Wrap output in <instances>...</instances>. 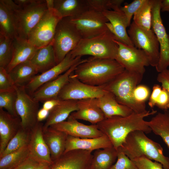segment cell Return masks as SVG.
I'll return each instance as SVG.
<instances>
[{"mask_svg":"<svg viewBox=\"0 0 169 169\" xmlns=\"http://www.w3.org/2000/svg\"><path fill=\"white\" fill-rule=\"evenodd\" d=\"M157 111L152 110L141 113L133 112L126 116H113L106 118L96 125L98 129L110 140L116 150L121 146L128 135L136 131L148 134L151 128L146 123L144 118L155 114Z\"/></svg>","mask_w":169,"mask_h":169,"instance_id":"cell-1","label":"cell"},{"mask_svg":"<svg viewBox=\"0 0 169 169\" xmlns=\"http://www.w3.org/2000/svg\"><path fill=\"white\" fill-rule=\"evenodd\" d=\"M125 70L115 59L92 57L79 64L71 75L86 84L103 86Z\"/></svg>","mask_w":169,"mask_h":169,"instance_id":"cell-2","label":"cell"},{"mask_svg":"<svg viewBox=\"0 0 169 169\" xmlns=\"http://www.w3.org/2000/svg\"><path fill=\"white\" fill-rule=\"evenodd\" d=\"M145 134L140 131L131 132L118 148L131 160L144 156L161 163L164 169H169V158L164 155L162 147Z\"/></svg>","mask_w":169,"mask_h":169,"instance_id":"cell-3","label":"cell"},{"mask_svg":"<svg viewBox=\"0 0 169 169\" xmlns=\"http://www.w3.org/2000/svg\"><path fill=\"white\" fill-rule=\"evenodd\" d=\"M143 75L125 70L103 87L105 90L112 93L120 104L127 106L135 113H142L146 110V105L136 102L133 97V92L142 80Z\"/></svg>","mask_w":169,"mask_h":169,"instance_id":"cell-4","label":"cell"},{"mask_svg":"<svg viewBox=\"0 0 169 169\" xmlns=\"http://www.w3.org/2000/svg\"><path fill=\"white\" fill-rule=\"evenodd\" d=\"M115 36L108 30L102 33L87 38H82L70 52L74 57L89 55L93 57L115 59L118 49Z\"/></svg>","mask_w":169,"mask_h":169,"instance_id":"cell-5","label":"cell"},{"mask_svg":"<svg viewBox=\"0 0 169 169\" xmlns=\"http://www.w3.org/2000/svg\"><path fill=\"white\" fill-rule=\"evenodd\" d=\"M5 0L12 11L18 37L28 40L31 30L48 9L46 0H34L23 8L13 0Z\"/></svg>","mask_w":169,"mask_h":169,"instance_id":"cell-6","label":"cell"},{"mask_svg":"<svg viewBox=\"0 0 169 169\" xmlns=\"http://www.w3.org/2000/svg\"><path fill=\"white\" fill-rule=\"evenodd\" d=\"M82 37L69 17L62 18L56 28L52 42L57 64L77 46Z\"/></svg>","mask_w":169,"mask_h":169,"instance_id":"cell-7","label":"cell"},{"mask_svg":"<svg viewBox=\"0 0 169 169\" xmlns=\"http://www.w3.org/2000/svg\"><path fill=\"white\" fill-rule=\"evenodd\" d=\"M62 18L55 9H48L30 31L28 41L38 49L51 44L57 25Z\"/></svg>","mask_w":169,"mask_h":169,"instance_id":"cell-8","label":"cell"},{"mask_svg":"<svg viewBox=\"0 0 169 169\" xmlns=\"http://www.w3.org/2000/svg\"><path fill=\"white\" fill-rule=\"evenodd\" d=\"M127 33L134 46L142 50L149 57L150 65L155 67L159 60L160 48L156 36L152 30H147L131 24Z\"/></svg>","mask_w":169,"mask_h":169,"instance_id":"cell-9","label":"cell"},{"mask_svg":"<svg viewBox=\"0 0 169 169\" xmlns=\"http://www.w3.org/2000/svg\"><path fill=\"white\" fill-rule=\"evenodd\" d=\"M161 1L152 0V8L151 29L156 36L159 45V59L155 67L159 73L167 69L169 66V36L161 16Z\"/></svg>","mask_w":169,"mask_h":169,"instance_id":"cell-10","label":"cell"},{"mask_svg":"<svg viewBox=\"0 0 169 169\" xmlns=\"http://www.w3.org/2000/svg\"><path fill=\"white\" fill-rule=\"evenodd\" d=\"M69 18L82 38H92L108 30L106 23L109 20L102 12L89 9L77 16Z\"/></svg>","mask_w":169,"mask_h":169,"instance_id":"cell-11","label":"cell"},{"mask_svg":"<svg viewBox=\"0 0 169 169\" xmlns=\"http://www.w3.org/2000/svg\"><path fill=\"white\" fill-rule=\"evenodd\" d=\"M118 45L115 60L129 71L144 74L145 67L150 65L148 56L142 50L116 41Z\"/></svg>","mask_w":169,"mask_h":169,"instance_id":"cell-12","label":"cell"},{"mask_svg":"<svg viewBox=\"0 0 169 169\" xmlns=\"http://www.w3.org/2000/svg\"><path fill=\"white\" fill-rule=\"evenodd\" d=\"M25 87L15 85L17 94L15 108L21 119L22 127L32 130L38 122L37 115L39 110V102L28 93Z\"/></svg>","mask_w":169,"mask_h":169,"instance_id":"cell-13","label":"cell"},{"mask_svg":"<svg viewBox=\"0 0 169 169\" xmlns=\"http://www.w3.org/2000/svg\"><path fill=\"white\" fill-rule=\"evenodd\" d=\"M107 91L103 86H95L84 83L71 75L68 82L59 94L60 100H79L88 98H97Z\"/></svg>","mask_w":169,"mask_h":169,"instance_id":"cell-14","label":"cell"},{"mask_svg":"<svg viewBox=\"0 0 169 169\" xmlns=\"http://www.w3.org/2000/svg\"><path fill=\"white\" fill-rule=\"evenodd\" d=\"M81 57H74L69 52L64 59L51 69L36 75L25 86L28 93L32 95L40 87L64 73L73 65L80 61Z\"/></svg>","mask_w":169,"mask_h":169,"instance_id":"cell-15","label":"cell"},{"mask_svg":"<svg viewBox=\"0 0 169 169\" xmlns=\"http://www.w3.org/2000/svg\"><path fill=\"white\" fill-rule=\"evenodd\" d=\"M92 151L74 150L64 153L48 169H91Z\"/></svg>","mask_w":169,"mask_h":169,"instance_id":"cell-16","label":"cell"},{"mask_svg":"<svg viewBox=\"0 0 169 169\" xmlns=\"http://www.w3.org/2000/svg\"><path fill=\"white\" fill-rule=\"evenodd\" d=\"M50 126L76 137L95 138L104 135L98 129L96 124H84L79 122L70 115L67 120Z\"/></svg>","mask_w":169,"mask_h":169,"instance_id":"cell-17","label":"cell"},{"mask_svg":"<svg viewBox=\"0 0 169 169\" xmlns=\"http://www.w3.org/2000/svg\"><path fill=\"white\" fill-rule=\"evenodd\" d=\"M84 60L82 59L55 79L42 86L32 94V96L39 102L58 99L59 94L68 82L71 74L77 66Z\"/></svg>","mask_w":169,"mask_h":169,"instance_id":"cell-18","label":"cell"},{"mask_svg":"<svg viewBox=\"0 0 169 169\" xmlns=\"http://www.w3.org/2000/svg\"><path fill=\"white\" fill-rule=\"evenodd\" d=\"M43 125L42 122H38L32 129L28 145L29 157L39 162L52 163L50 151L43 137Z\"/></svg>","mask_w":169,"mask_h":169,"instance_id":"cell-19","label":"cell"},{"mask_svg":"<svg viewBox=\"0 0 169 169\" xmlns=\"http://www.w3.org/2000/svg\"><path fill=\"white\" fill-rule=\"evenodd\" d=\"M22 127L19 116H14L0 109V155Z\"/></svg>","mask_w":169,"mask_h":169,"instance_id":"cell-20","label":"cell"},{"mask_svg":"<svg viewBox=\"0 0 169 169\" xmlns=\"http://www.w3.org/2000/svg\"><path fill=\"white\" fill-rule=\"evenodd\" d=\"M96 98H88L78 100V110L70 115L77 120L97 124L105 119V115L98 105Z\"/></svg>","mask_w":169,"mask_h":169,"instance_id":"cell-21","label":"cell"},{"mask_svg":"<svg viewBox=\"0 0 169 169\" xmlns=\"http://www.w3.org/2000/svg\"><path fill=\"white\" fill-rule=\"evenodd\" d=\"M112 146H113L110 140L105 135L95 138H80L68 135L64 153L74 150L92 151Z\"/></svg>","mask_w":169,"mask_h":169,"instance_id":"cell-22","label":"cell"},{"mask_svg":"<svg viewBox=\"0 0 169 169\" xmlns=\"http://www.w3.org/2000/svg\"><path fill=\"white\" fill-rule=\"evenodd\" d=\"M43 136L50 151L51 158L53 162L64 153L68 135L64 132L49 126L43 129Z\"/></svg>","mask_w":169,"mask_h":169,"instance_id":"cell-23","label":"cell"},{"mask_svg":"<svg viewBox=\"0 0 169 169\" xmlns=\"http://www.w3.org/2000/svg\"><path fill=\"white\" fill-rule=\"evenodd\" d=\"M96 99L97 104L103 112L105 119L115 116H126L133 112L129 107L119 103L114 95L107 91Z\"/></svg>","mask_w":169,"mask_h":169,"instance_id":"cell-24","label":"cell"},{"mask_svg":"<svg viewBox=\"0 0 169 169\" xmlns=\"http://www.w3.org/2000/svg\"><path fill=\"white\" fill-rule=\"evenodd\" d=\"M102 13L112 24L117 41L128 45L134 46L126 30L129 26L124 13L120 9L105 10Z\"/></svg>","mask_w":169,"mask_h":169,"instance_id":"cell-25","label":"cell"},{"mask_svg":"<svg viewBox=\"0 0 169 169\" xmlns=\"http://www.w3.org/2000/svg\"><path fill=\"white\" fill-rule=\"evenodd\" d=\"M78 110L77 100H60L59 103L49 111V115L43 125V129L66 120L72 112Z\"/></svg>","mask_w":169,"mask_h":169,"instance_id":"cell-26","label":"cell"},{"mask_svg":"<svg viewBox=\"0 0 169 169\" xmlns=\"http://www.w3.org/2000/svg\"><path fill=\"white\" fill-rule=\"evenodd\" d=\"M13 43V57L6 69L8 73L17 65L30 60L38 49L27 39L18 37L14 39Z\"/></svg>","mask_w":169,"mask_h":169,"instance_id":"cell-27","label":"cell"},{"mask_svg":"<svg viewBox=\"0 0 169 169\" xmlns=\"http://www.w3.org/2000/svg\"><path fill=\"white\" fill-rule=\"evenodd\" d=\"M54 8L62 18L74 17L89 9L87 0H54Z\"/></svg>","mask_w":169,"mask_h":169,"instance_id":"cell-28","label":"cell"},{"mask_svg":"<svg viewBox=\"0 0 169 169\" xmlns=\"http://www.w3.org/2000/svg\"><path fill=\"white\" fill-rule=\"evenodd\" d=\"M38 73H44L57 65L52 43L38 49L30 60Z\"/></svg>","mask_w":169,"mask_h":169,"instance_id":"cell-29","label":"cell"},{"mask_svg":"<svg viewBox=\"0 0 169 169\" xmlns=\"http://www.w3.org/2000/svg\"><path fill=\"white\" fill-rule=\"evenodd\" d=\"M38 73L30 60L20 63L8 73L15 85L25 86Z\"/></svg>","mask_w":169,"mask_h":169,"instance_id":"cell-30","label":"cell"},{"mask_svg":"<svg viewBox=\"0 0 169 169\" xmlns=\"http://www.w3.org/2000/svg\"><path fill=\"white\" fill-rule=\"evenodd\" d=\"M0 35L13 39L18 38L12 11L5 0H0Z\"/></svg>","mask_w":169,"mask_h":169,"instance_id":"cell-31","label":"cell"},{"mask_svg":"<svg viewBox=\"0 0 169 169\" xmlns=\"http://www.w3.org/2000/svg\"><path fill=\"white\" fill-rule=\"evenodd\" d=\"M146 123L155 134L162 138L169 149V110L158 113Z\"/></svg>","mask_w":169,"mask_h":169,"instance_id":"cell-32","label":"cell"},{"mask_svg":"<svg viewBox=\"0 0 169 169\" xmlns=\"http://www.w3.org/2000/svg\"><path fill=\"white\" fill-rule=\"evenodd\" d=\"M117 151L113 146L95 150L91 169H110L117 159Z\"/></svg>","mask_w":169,"mask_h":169,"instance_id":"cell-33","label":"cell"},{"mask_svg":"<svg viewBox=\"0 0 169 169\" xmlns=\"http://www.w3.org/2000/svg\"><path fill=\"white\" fill-rule=\"evenodd\" d=\"M28 145L0 158V169H13L27 159Z\"/></svg>","mask_w":169,"mask_h":169,"instance_id":"cell-34","label":"cell"},{"mask_svg":"<svg viewBox=\"0 0 169 169\" xmlns=\"http://www.w3.org/2000/svg\"><path fill=\"white\" fill-rule=\"evenodd\" d=\"M152 0H146L135 13L133 22L137 26L144 29H151Z\"/></svg>","mask_w":169,"mask_h":169,"instance_id":"cell-35","label":"cell"},{"mask_svg":"<svg viewBox=\"0 0 169 169\" xmlns=\"http://www.w3.org/2000/svg\"><path fill=\"white\" fill-rule=\"evenodd\" d=\"M32 130L24 129L22 127L9 141L3 152L0 155V158L28 145Z\"/></svg>","mask_w":169,"mask_h":169,"instance_id":"cell-36","label":"cell"},{"mask_svg":"<svg viewBox=\"0 0 169 169\" xmlns=\"http://www.w3.org/2000/svg\"><path fill=\"white\" fill-rule=\"evenodd\" d=\"M13 40L0 35V67L7 69L13 54Z\"/></svg>","mask_w":169,"mask_h":169,"instance_id":"cell-37","label":"cell"},{"mask_svg":"<svg viewBox=\"0 0 169 169\" xmlns=\"http://www.w3.org/2000/svg\"><path fill=\"white\" fill-rule=\"evenodd\" d=\"M89 9L102 13L105 10H118L123 0H87Z\"/></svg>","mask_w":169,"mask_h":169,"instance_id":"cell-38","label":"cell"},{"mask_svg":"<svg viewBox=\"0 0 169 169\" xmlns=\"http://www.w3.org/2000/svg\"><path fill=\"white\" fill-rule=\"evenodd\" d=\"M16 98L15 90L12 91L0 92V109H4L14 116H18L15 108Z\"/></svg>","mask_w":169,"mask_h":169,"instance_id":"cell-39","label":"cell"},{"mask_svg":"<svg viewBox=\"0 0 169 169\" xmlns=\"http://www.w3.org/2000/svg\"><path fill=\"white\" fill-rule=\"evenodd\" d=\"M117 151V161L110 169H138L133 161L119 149Z\"/></svg>","mask_w":169,"mask_h":169,"instance_id":"cell-40","label":"cell"},{"mask_svg":"<svg viewBox=\"0 0 169 169\" xmlns=\"http://www.w3.org/2000/svg\"><path fill=\"white\" fill-rule=\"evenodd\" d=\"M146 0H134L131 3L125 4L121 6L120 10L124 14L126 18L129 26L131 24V20L135 13L145 2Z\"/></svg>","mask_w":169,"mask_h":169,"instance_id":"cell-41","label":"cell"},{"mask_svg":"<svg viewBox=\"0 0 169 169\" xmlns=\"http://www.w3.org/2000/svg\"><path fill=\"white\" fill-rule=\"evenodd\" d=\"M151 91L147 86L143 84L138 85L133 92V97L138 104L146 105L145 102L149 98Z\"/></svg>","mask_w":169,"mask_h":169,"instance_id":"cell-42","label":"cell"},{"mask_svg":"<svg viewBox=\"0 0 169 169\" xmlns=\"http://www.w3.org/2000/svg\"><path fill=\"white\" fill-rule=\"evenodd\" d=\"M15 85L5 69L0 67V92L14 90Z\"/></svg>","mask_w":169,"mask_h":169,"instance_id":"cell-43","label":"cell"},{"mask_svg":"<svg viewBox=\"0 0 169 169\" xmlns=\"http://www.w3.org/2000/svg\"><path fill=\"white\" fill-rule=\"evenodd\" d=\"M138 169H164L162 165L157 161H153L144 156L132 160Z\"/></svg>","mask_w":169,"mask_h":169,"instance_id":"cell-44","label":"cell"},{"mask_svg":"<svg viewBox=\"0 0 169 169\" xmlns=\"http://www.w3.org/2000/svg\"><path fill=\"white\" fill-rule=\"evenodd\" d=\"M156 106L163 110H168L169 109V92L164 88L162 87Z\"/></svg>","mask_w":169,"mask_h":169,"instance_id":"cell-45","label":"cell"},{"mask_svg":"<svg viewBox=\"0 0 169 169\" xmlns=\"http://www.w3.org/2000/svg\"><path fill=\"white\" fill-rule=\"evenodd\" d=\"M158 84H154L152 88V91L149 98L148 105L151 108L155 106L160 95L162 89V87Z\"/></svg>","mask_w":169,"mask_h":169,"instance_id":"cell-46","label":"cell"},{"mask_svg":"<svg viewBox=\"0 0 169 169\" xmlns=\"http://www.w3.org/2000/svg\"><path fill=\"white\" fill-rule=\"evenodd\" d=\"M157 80L161 84L162 87L169 92V69H167L159 73L157 77Z\"/></svg>","mask_w":169,"mask_h":169,"instance_id":"cell-47","label":"cell"},{"mask_svg":"<svg viewBox=\"0 0 169 169\" xmlns=\"http://www.w3.org/2000/svg\"><path fill=\"white\" fill-rule=\"evenodd\" d=\"M39 162L35 159L29 157L13 169H34Z\"/></svg>","mask_w":169,"mask_h":169,"instance_id":"cell-48","label":"cell"},{"mask_svg":"<svg viewBox=\"0 0 169 169\" xmlns=\"http://www.w3.org/2000/svg\"><path fill=\"white\" fill-rule=\"evenodd\" d=\"M60 101V100L58 99L48 100L44 102L42 108L50 111L57 105Z\"/></svg>","mask_w":169,"mask_h":169,"instance_id":"cell-49","label":"cell"},{"mask_svg":"<svg viewBox=\"0 0 169 169\" xmlns=\"http://www.w3.org/2000/svg\"><path fill=\"white\" fill-rule=\"evenodd\" d=\"M49 113V111L43 108L39 109L37 115L38 121L42 122L43 121L46 120Z\"/></svg>","mask_w":169,"mask_h":169,"instance_id":"cell-50","label":"cell"},{"mask_svg":"<svg viewBox=\"0 0 169 169\" xmlns=\"http://www.w3.org/2000/svg\"><path fill=\"white\" fill-rule=\"evenodd\" d=\"M34 0H14L13 1L18 5L21 8L26 7L32 3Z\"/></svg>","mask_w":169,"mask_h":169,"instance_id":"cell-51","label":"cell"},{"mask_svg":"<svg viewBox=\"0 0 169 169\" xmlns=\"http://www.w3.org/2000/svg\"><path fill=\"white\" fill-rule=\"evenodd\" d=\"M161 11L162 12H169V0H161Z\"/></svg>","mask_w":169,"mask_h":169,"instance_id":"cell-52","label":"cell"},{"mask_svg":"<svg viewBox=\"0 0 169 169\" xmlns=\"http://www.w3.org/2000/svg\"><path fill=\"white\" fill-rule=\"evenodd\" d=\"M51 164L46 162H40L34 169H48Z\"/></svg>","mask_w":169,"mask_h":169,"instance_id":"cell-53","label":"cell"}]
</instances>
